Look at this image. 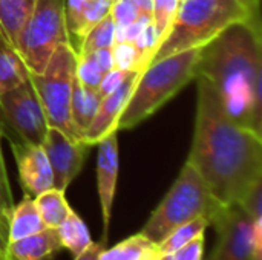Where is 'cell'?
<instances>
[{"instance_id":"1","label":"cell","mask_w":262,"mask_h":260,"mask_svg":"<svg viewBox=\"0 0 262 260\" xmlns=\"http://www.w3.org/2000/svg\"><path fill=\"white\" fill-rule=\"evenodd\" d=\"M198 80V103L187 162L223 207L238 205L262 182V136L235 124L210 81Z\"/></svg>"},{"instance_id":"2","label":"cell","mask_w":262,"mask_h":260,"mask_svg":"<svg viewBox=\"0 0 262 260\" xmlns=\"http://www.w3.org/2000/svg\"><path fill=\"white\" fill-rule=\"evenodd\" d=\"M196 75L210 81L229 118L262 136L261 28L238 21L200 51Z\"/></svg>"},{"instance_id":"3","label":"cell","mask_w":262,"mask_h":260,"mask_svg":"<svg viewBox=\"0 0 262 260\" xmlns=\"http://www.w3.org/2000/svg\"><path fill=\"white\" fill-rule=\"evenodd\" d=\"M201 48L177 52L149 64L138 77L135 87L118 118L117 129L129 130L152 116L196 77Z\"/></svg>"},{"instance_id":"4","label":"cell","mask_w":262,"mask_h":260,"mask_svg":"<svg viewBox=\"0 0 262 260\" xmlns=\"http://www.w3.org/2000/svg\"><path fill=\"white\" fill-rule=\"evenodd\" d=\"M238 21H250L261 28L236 0H183L169 34L160 43L150 64L177 52L203 48Z\"/></svg>"},{"instance_id":"5","label":"cell","mask_w":262,"mask_h":260,"mask_svg":"<svg viewBox=\"0 0 262 260\" xmlns=\"http://www.w3.org/2000/svg\"><path fill=\"white\" fill-rule=\"evenodd\" d=\"M220 207L198 172L186 162L177 181L150 213L140 233L158 245L169 233L192 219L204 216L210 222Z\"/></svg>"},{"instance_id":"6","label":"cell","mask_w":262,"mask_h":260,"mask_svg":"<svg viewBox=\"0 0 262 260\" xmlns=\"http://www.w3.org/2000/svg\"><path fill=\"white\" fill-rule=\"evenodd\" d=\"M77 52L71 43L60 44L41 74H29L32 87L40 100L49 127L58 129L68 138L75 136L71 121V95L75 77Z\"/></svg>"},{"instance_id":"7","label":"cell","mask_w":262,"mask_h":260,"mask_svg":"<svg viewBox=\"0 0 262 260\" xmlns=\"http://www.w3.org/2000/svg\"><path fill=\"white\" fill-rule=\"evenodd\" d=\"M63 43H71L64 0H37L14 43L29 74H41L54 51Z\"/></svg>"},{"instance_id":"8","label":"cell","mask_w":262,"mask_h":260,"mask_svg":"<svg viewBox=\"0 0 262 260\" xmlns=\"http://www.w3.org/2000/svg\"><path fill=\"white\" fill-rule=\"evenodd\" d=\"M48 127L43 107L29 78L0 93V133L9 143L23 141L41 146Z\"/></svg>"},{"instance_id":"9","label":"cell","mask_w":262,"mask_h":260,"mask_svg":"<svg viewBox=\"0 0 262 260\" xmlns=\"http://www.w3.org/2000/svg\"><path fill=\"white\" fill-rule=\"evenodd\" d=\"M210 225L218 242L209 260H262V222H253L239 205H221Z\"/></svg>"},{"instance_id":"10","label":"cell","mask_w":262,"mask_h":260,"mask_svg":"<svg viewBox=\"0 0 262 260\" xmlns=\"http://www.w3.org/2000/svg\"><path fill=\"white\" fill-rule=\"evenodd\" d=\"M41 149L45 150L52 170L54 188L66 192L81 172L91 146L81 139L75 141L68 138L58 129L48 127Z\"/></svg>"},{"instance_id":"11","label":"cell","mask_w":262,"mask_h":260,"mask_svg":"<svg viewBox=\"0 0 262 260\" xmlns=\"http://www.w3.org/2000/svg\"><path fill=\"white\" fill-rule=\"evenodd\" d=\"M120 169V152H118V130L111 132L98 143L97 158V190L103 219V238L101 242L106 245L112 218V207L117 192Z\"/></svg>"},{"instance_id":"12","label":"cell","mask_w":262,"mask_h":260,"mask_svg":"<svg viewBox=\"0 0 262 260\" xmlns=\"http://www.w3.org/2000/svg\"><path fill=\"white\" fill-rule=\"evenodd\" d=\"M11 150L17 162L18 179L25 196L35 198L37 195L54 187L52 170L41 146L12 141Z\"/></svg>"},{"instance_id":"13","label":"cell","mask_w":262,"mask_h":260,"mask_svg":"<svg viewBox=\"0 0 262 260\" xmlns=\"http://www.w3.org/2000/svg\"><path fill=\"white\" fill-rule=\"evenodd\" d=\"M140 74H141L140 70H132L127 75V78L114 92L103 97V100L98 106L97 115H95L92 124L89 126V129L86 130V133L83 135L81 141H84L89 146H94V144H98L111 132L118 130L117 129L118 118H120V115L135 87V83H137Z\"/></svg>"},{"instance_id":"14","label":"cell","mask_w":262,"mask_h":260,"mask_svg":"<svg viewBox=\"0 0 262 260\" xmlns=\"http://www.w3.org/2000/svg\"><path fill=\"white\" fill-rule=\"evenodd\" d=\"M109 0H64V21L71 46L78 49L84 35L111 11Z\"/></svg>"},{"instance_id":"15","label":"cell","mask_w":262,"mask_h":260,"mask_svg":"<svg viewBox=\"0 0 262 260\" xmlns=\"http://www.w3.org/2000/svg\"><path fill=\"white\" fill-rule=\"evenodd\" d=\"M57 228H45L31 236L6 244L9 260H52L61 251Z\"/></svg>"},{"instance_id":"16","label":"cell","mask_w":262,"mask_h":260,"mask_svg":"<svg viewBox=\"0 0 262 260\" xmlns=\"http://www.w3.org/2000/svg\"><path fill=\"white\" fill-rule=\"evenodd\" d=\"M101 100L103 97L98 93L97 89H89L83 86L77 80V77H74L71 95V121L78 139H83V135L92 124Z\"/></svg>"},{"instance_id":"17","label":"cell","mask_w":262,"mask_h":260,"mask_svg":"<svg viewBox=\"0 0 262 260\" xmlns=\"http://www.w3.org/2000/svg\"><path fill=\"white\" fill-rule=\"evenodd\" d=\"M48 228L35 207L34 198L25 196L18 204H14L9 221H8V242L18 241L21 238L31 236L34 233H38L41 230Z\"/></svg>"},{"instance_id":"18","label":"cell","mask_w":262,"mask_h":260,"mask_svg":"<svg viewBox=\"0 0 262 260\" xmlns=\"http://www.w3.org/2000/svg\"><path fill=\"white\" fill-rule=\"evenodd\" d=\"M158 247L141 233H137L112 248H104L98 260H149L157 256Z\"/></svg>"},{"instance_id":"19","label":"cell","mask_w":262,"mask_h":260,"mask_svg":"<svg viewBox=\"0 0 262 260\" xmlns=\"http://www.w3.org/2000/svg\"><path fill=\"white\" fill-rule=\"evenodd\" d=\"M57 233L61 242V248L68 250L72 257L83 253L94 242L84 221L74 210H71L68 218L57 227Z\"/></svg>"},{"instance_id":"20","label":"cell","mask_w":262,"mask_h":260,"mask_svg":"<svg viewBox=\"0 0 262 260\" xmlns=\"http://www.w3.org/2000/svg\"><path fill=\"white\" fill-rule=\"evenodd\" d=\"M35 207L43 224L48 228H57L71 213V205L64 196V192L57 188H49L34 198Z\"/></svg>"},{"instance_id":"21","label":"cell","mask_w":262,"mask_h":260,"mask_svg":"<svg viewBox=\"0 0 262 260\" xmlns=\"http://www.w3.org/2000/svg\"><path fill=\"white\" fill-rule=\"evenodd\" d=\"M29 78V70L11 43L0 44V93L14 89Z\"/></svg>"},{"instance_id":"22","label":"cell","mask_w":262,"mask_h":260,"mask_svg":"<svg viewBox=\"0 0 262 260\" xmlns=\"http://www.w3.org/2000/svg\"><path fill=\"white\" fill-rule=\"evenodd\" d=\"M35 2L37 0H0V26L12 46Z\"/></svg>"},{"instance_id":"23","label":"cell","mask_w":262,"mask_h":260,"mask_svg":"<svg viewBox=\"0 0 262 260\" xmlns=\"http://www.w3.org/2000/svg\"><path fill=\"white\" fill-rule=\"evenodd\" d=\"M210 227V222L207 218L201 216L196 219H192L183 225H180L178 228H175L172 233H169L157 247L158 251L161 254H172L173 251L180 250L181 247L187 245L189 242H192L193 239L204 236L206 230Z\"/></svg>"},{"instance_id":"24","label":"cell","mask_w":262,"mask_h":260,"mask_svg":"<svg viewBox=\"0 0 262 260\" xmlns=\"http://www.w3.org/2000/svg\"><path fill=\"white\" fill-rule=\"evenodd\" d=\"M115 29L117 25L107 14L84 35L77 49V54H91L97 49H112L115 44Z\"/></svg>"},{"instance_id":"25","label":"cell","mask_w":262,"mask_h":260,"mask_svg":"<svg viewBox=\"0 0 262 260\" xmlns=\"http://www.w3.org/2000/svg\"><path fill=\"white\" fill-rule=\"evenodd\" d=\"M183 0H154L152 2V23L160 37V43L169 34Z\"/></svg>"},{"instance_id":"26","label":"cell","mask_w":262,"mask_h":260,"mask_svg":"<svg viewBox=\"0 0 262 260\" xmlns=\"http://www.w3.org/2000/svg\"><path fill=\"white\" fill-rule=\"evenodd\" d=\"M0 138H2V133H0ZM12 207H14V201H12V193H11L5 159L2 155V146H0V236L5 244L8 238V221H9Z\"/></svg>"},{"instance_id":"27","label":"cell","mask_w":262,"mask_h":260,"mask_svg":"<svg viewBox=\"0 0 262 260\" xmlns=\"http://www.w3.org/2000/svg\"><path fill=\"white\" fill-rule=\"evenodd\" d=\"M75 77L83 86L89 89H97L103 78V72L100 70L91 54H77Z\"/></svg>"},{"instance_id":"28","label":"cell","mask_w":262,"mask_h":260,"mask_svg":"<svg viewBox=\"0 0 262 260\" xmlns=\"http://www.w3.org/2000/svg\"><path fill=\"white\" fill-rule=\"evenodd\" d=\"M112 60L114 67L130 72L138 69V51L132 41H120L112 46Z\"/></svg>"},{"instance_id":"29","label":"cell","mask_w":262,"mask_h":260,"mask_svg":"<svg viewBox=\"0 0 262 260\" xmlns=\"http://www.w3.org/2000/svg\"><path fill=\"white\" fill-rule=\"evenodd\" d=\"M141 12L143 11L135 0H117L111 5L109 15L114 18L117 28H124L135 21Z\"/></svg>"},{"instance_id":"30","label":"cell","mask_w":262,"mask_h":260,"mask_svg":"<svg viewBox=\"0 0 262 260\" xmlns=\"http://www.w3.org/2000/svg\"><path fill=\"white\" fill-rule=\"evenodd\" d=\"M238 205L253 222H262V182L256 184Z\"/></svg>"},{"instance_id":"31","label":"cell","mask_w":262,"mask_h":260,"mask_svg":"<svg viewBox=\"0 0 262 260\" xmlns=\"http://www.w3.org/2000/svg\"><path fill=\"white\" fill-rule=\"evenodd\" d=\"M150 21H152V15L149 12H141L138 15V18L135 21H132L129 26L117 28L115 29V43H120V41H134Z\"/></svg>"},{"instance_id":"32","label":"cell","mask_w":262,"mask_h":260,"mask_svg":"<svg viewBox=\"0 0 262 260\" xmlns=\"http://www.w3.org/2000/svg\"><path fill=\"white\" fill-rule=\"evenodd\" d=\"M204 259V236H200L181 247L180 250L167 254V260H203Z\"/></svg>"},{"instance_id":"33","label":"cell","mask_w":262,"mask_h":260,"mask_svg":"<svg viewBox=\"0 0 262 260\" xmlns=\"http://www.w3.org/2000/svg\"><path fill=\"white\" fill-rule=\"evenodd\" d=\"M130 72H132V70H130ZM130 72H124V70H120V69H117V67L111 69L109 72H106V74L103 75V78H101V81H100V84H98V87H97L98 93H100L101 97L109 95L111 92H114V90L127 78V75H129Z\"/></svg>"},{"instance_id":"34","label":"cell","mask_w":262,"mask_h":260,"mask_svg":"<svg viewBox=\"0 0 262 260\" xmlns=\"http://www.w3.org/2000/svg\"><path fill=\"white\" fill-rule=\"evenodd\" d=\"M94 61L97 63V66L100 67V70L103 72V75L106 72H109L111 69H114V60H112V49H97L94 52H91Z\"/></svg>"},{"instance_id":"35","label":"cell","mask_w":262,"mask_h":260,"mask_svg":"<svg viewBox=\"0 0 262 260\" xmlns=\"http://www.w3.org/2000/svg\"><path fill=\"white\" fill-rule=\"evenodd\" d=\"M104 244L103 242H92L83 253H80L78 256H75L74 260H98L100 253L104 250Z\"/></svg>"},{"instance_id":"36","label":"cell","mask_w":262,"mask_h":260,"mask_svg":"<svg viewBox=\"0 0 262 260\" xmlns=\"http://www.w3.org/2000/svg\"><path fill=\"white\" fill-rule=\"evenodd\" d=\"M236 2H239L247 11H249V14H250V17H252V20L255 21V23H258V25H261V0H236Z\"/></svg>"},{"instance_id":"37","label":"cell","mask_w":262,"mask_h":260,"mask_svg":"<svg viewBox=\"0 0 262 260\" xmlns=\"http://www.w3.org/2000/svg\"><path fill=\"white\" fill-rule=\"evenodd\" d=\"M2 43H9V40H8L6 34L3 32V29H2V26H0V44H2Z\"/></svg>"},{"instance_id":"38","label":"cell","mask_w":262,"mask_h":260,"mask_svg":"<svg viewBox=\"0 0 262 260\" xmlns=\"http://www.w3.org/2000/svg\"><path fill=\"white\" fill-rule=\"evenodd\" d=\"M0 254H5L6 256V244L3 242L2 236H0Z\"/></svg>"},{"instance_id":"39","label":"cell","mask_w":262,"mask_h":260,"mask_svg":"<svg viewBox=\"0 0 262 260\" xmlns=\"http://www.w3.org/2000/svg\"><path fill=\"white\" fill-rule=\"evenodd\" d=\"M149 260H167V254H161V253H158L157 256H154L152 259Z\"/></svg>"},{"instance_id":"40","label":"cell","mask_w":262,"mask_h":260,"mask_svg":"<svg viewBox=\"0 0 262 260\" xmlns=\"http://www.w3.org/2000/svg\"><path fill=\"white\" fill-rule=\"evenodd\" d=\"M0 260H9V259H8V257H6L5 254H0Z\"/></svg>"},{"instance_id":"41","label":"cell","mask_w":262,"mask_h":260,"mask_svg":"<svg viewBox=\"0 0 262 260\" xmlns=\"http://www.w3.org/2000/svg\"><path fill=\"white\" fill-rule=\"evenodd\" d=\"M109 2H111V3H114V2H117V0H109Z\"/></svg>"}]
</instances>
